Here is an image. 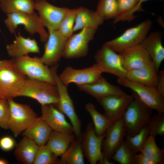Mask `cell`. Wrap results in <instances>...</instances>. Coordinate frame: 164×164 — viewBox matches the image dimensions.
I'll return each instance as SVG.
<instances>
[{
    "label": "cell",
    "mask_w": 164,
    "mask_h": 164,
    "mask_svg": "<svg viewBox=\"0 0 164 164\" xmlns=\"http://www.w3.org/2000/svg\"><path fill=\"white\" fill-rule=\"evenodd\" d=\"M162 35L159 31L152 32L141 43L150 56L158 72L164 60V47L162 43Z\"/></svg>",
    "instance_id": "44dd1931"
},
{
    "label": "cell",
    "mask_w": 164,
    "mask_h": 164,
    "mask_svg": "<svg viewBox=\"0 0 164 164\" xmlns=\"http://www.w3.org/2000/svg\"><path fill=\"white\" fill-rule=\"evenodd\" d=\"M32 140L23 136L17 145L14 154L19 162L24 164H33L39 148Z\"/></svg>",
    "instance_id": "484cf974"
},
{
    "label": "cell",
    "mask_w": 164,
    "mask_h": 164,
    "mask_svg": "<svg viewBox=\"0 0 164 164\" xmlns=\"http://www.w3.org/2000/svg\"><path fill=\"white\" fill-rule=\"evenodd\" d=\"M73 32L85 27L97 29L104 20L96 12L84 7L77 8Z\"/></svg>",
    "instance_id": "d4e9b609"
},
{
    "label": "cell",
    "mask_w": 164,
    "mask_h": 164,
    "mask_svg": "<svg viewBox=\"0 0 164 164\" xmlns=\"http://www.w3.org/2000/svg\"><path fill=\"white\" fill-rule=\"evenodd\" d=\"M52 131L41 116L37 117L22 133V134L23 136L33 141L39 147H40L46 144Z\"/></svg>",
    "instance_id": "cb8c5ba5"
},
{
    "label": "cell",
    "mask_w": 164,
    "mask_h": 164,
    "mask_svg": "<svg viewBox=\"0 0 164 164\" xmlns=\"http://www.w3.org/2000/svg\"><path fill=\"white\" fill-rule=\"evenodd\" d=\"M36 10L48 31L57 30L69 9L53 5L46 0H35Z\"/></svg>",
    "instance_id": "9a60e30c"
},
{
    "label": "cell",
    "mask_w": 164,
    "mask_h": 164,
    "mask_svg": "<svg viewBox=\"0 0 164 164\" xmlns=\"http://www.w3.org/2000/svg\"><path fill=\"white\" fill-rule=\"evenodd\" d=\"M146 126L149 135H164V113H157L152 115Z\"/></svg>",
    "instance_id": "74e56055"
},
{
    "label": "cell",
    "mask_w": 164,
    "mask_h": 164,
    "mask_svg": "<svg viewBox=\"0 0 164 164\" xmlns=\"http://www.w3.org/2000/svg\"><path fill=\"white\" fill-rule=\"evenodd\" d=\"M57 157L45 145L39 147L33 164H61Z\"/></svg>",
    "instance_id": "8d00e7d4"
},
{
    "label": "cell",
    "mask_w": 164,
    "mask_h": 164,
    "mask_svg": "<svg viewBox=\"0 0 164 164\" xmlns=\"http://www.w3.org/2000/svg\"><path fill=\"white\" fill-rule=\"evenodd\" d=\"M119 54L123 66L127 71L142 67L152 61L141 44L127 49Z\"/></svg>",
    "instance_id": "d6986e66"
},
{
    "label": "cell",
    "mask_w": 164,
    "mask_h": 164,
    "mask_svg": "<svg viewBox=\"0 0 164 164\" xmlns=\"http://www.w3.org/2000/svg\"><path fill=\"white\" fill-rule=\"evenodd\" d=\"M97 29L85 27L68 38L63 57L67 59L77 58L86 56L88 44L94 36Z\"/></svg>",
    "instance_id": "8fae6325"
},
{
    "label": "cell",
    "mask_w": 164,
    "mask_h": 164,
    "mask_svg": "<svg viewBox=\"0 0 164 164\" xmlns=\"http://www.w3.org/2000/svg\"><path fill=\"white\" fill-rule=\"evenodd\" d=\"M105 136V133L97 135L91 122L87 124L85 132L82 133L81 142L84 155L91 164H102L104 157L102 146Z\"/></svg>",
    "instance_id": "30bf717a"
},
{
    "label": "cell",
    "mask_w": 164,
    "mask_h": 164,
    "mask_svg": "<svg viewBox=\"0 0 164 164\" xmlns=\"http://www.w3.org/2000/svg\"><path fill=\"white\" fill-rule=\"evenodd\" d=\"M94 59L96 64L103 73L111 74L118 78H126L127 71L123 66L119 54L105 43L97 51Z\"/></svg>",
    "instance_id": "7c38bea8"
},
{
    "label": "cell",
    "mask_w": 164,
    "mask_h": 164,
    "mask_svg": "<svg viewBox=\"0 0 164 164\" xmlns=\"http://www.w3.org/2000/svg\"><path fill=\"white\" fill-rule=\"evenodd\" d=\"M126 135L122 118L111 124L105 132L102 142V150L104 159L111 160L113 154L124 140Z\"/></svg>",
    "instance_id": "e0dca14e"
},
{
    "label": "cell",
    "mask_w": 164,
    "mask_h": 164,
    "mask_svg": "<svg viewBox=\"0 0 164 164\" xmlns=\"http://www.w3.org/2000/svg\"><path fill=\"white\" fill-rule=\"evenodd\" d=\"M134 160L135 164H157L154 161L141 153L136 154Z\"/></svg>",
    "instance_id": "60d3db41"
},
{
    "label": "cell",
    "mask_w": 164,
    "mask_h": 164,
    "mask_svg": "<svg viewBox=\"0 0 164 164\" xmlns=\"http://www.w3.org/2000/svg\"><path fill=\"white\" fill-rule=\"evenodd\" d=\"M149 135L148 130L146 125L133 136L126 135L125 139L124 141L132 152L136 154L140 152Z\"/></svg>",
    "instance_id": "d6a6232c"
},
{
    "label": "cell",
    "mask_w": 164,
    "mask_h": 164,
    "mask_svg": "<svg viewBox=\"0 0 164 164\" xmlns=\"http://www.w3.org/2000/svg\"><path fill=\"white\" fill-rule=\"evenodd\" d=\"M132 94L133 98L121 117L126 135L131 136L137 134L147 125L153 110L145 105L134 92L132 91Z\"/></svg>",
    "instance_id": "6da1fadb"
},
{
    "label": "cell",
    "mask_w": 164,
    "mask_h": 164,
    "mask_svg": "<svg viewBox=\"0 0 164 164\" xmlns=\"http://www.w3.org/2000/svg\"><path fill=\"white\" fill-rule=\"evenodd\" d=\"M8 100L10 107L9 129L16 137L33 122L37 115L29 106L16 102L12 98Z\"/></svg>",
    "instance_id": "52a82bcc"
},
{
    "label": "cell",
    "mask_w": 164,
    "mask_h": 164,
    "mask_svg": "<svg viewBox=\"0 0 164 164\" xmlns=\"http://www.w3.org/2000/svg\"><path fill=\"white\" fill-rule=\"evenodd\" d=\"M0 5L6 14L19 12L32 13L36 10V3L34 0H1Z\"/></svg>",
    "instance_id": "f1b7e54d"
},
{
    "label": "cell",
    "mask_w": 164,
    "mask_h": 164,
    "mask_svg": "<svg viewBox=\"0 0 164 164\" xmlns=\"http://www.w3.org/2000/svg\"><path fill=\"white\" fill-rule=\"evenodd\" d=\"M134 154L124 140L116 149L111 159L121 164H135Z\"/></svg>",
    "instance_id": "e575fe53"
},
{
    "label": "cell",
    "mask_w": 164,
    "mask_h": 164,
    "mask_svg": "<svg viewBox=\"0 0 164 164\" xmlns=\"http://www.w3.org/2000/svg\"><path fill=\"white\" fill-rule=\"evenodd\" d=\"M68 38L58 30L49 32V36L44 45V52L40 58L48 66L58 64L63 57Z\"/></svg>",
    "instance_id": "5bb4252c"
},
{
    "label": "cell",
    "mask_w": 164,
    "mask_h": 164,
    "mask_svg": "<svg viewBox=\"0 0 164 164\" xmlns=\"http://www.w3.org/2000/svg\"><path fill=\"white\" fill-rule=\"evenodd\" d=\"M58 67L57 64L50 68L59 94V102L54 106L68 117L73 128L76 138L81 140V122L75 111L73 100L69 94L68 86L64 84L59 77L57 73Z\"/></svg>",
    "instance_id": "277c9868"
},
{
    "label": "cell",
    "mask_w": 164,
    "mask_h": 164,
    "mask_svg": "<svg viewBox=\"0 0 164 164\" xmlns=\"http://www.w3.org/2000/svg\"><path fill=\"white\" fill-rule=\"evenodd\" d=\"M73 134H67L52 130L46 145L57 157L63 155L75 140Z\"/></svg>",
    "instance_id": "4316f807"
},
{
    "label": "cell",
    "mask_w": 164,
    "mask_h": 164,
    "mask_svg": "<svg viewBox=\"0 0 164 164\" xmlns=\"http://www.w3.org/2000/svg\"><path fill=\"white\" fill-rule=\"evenodd\" d=\"M120 85L130 89L147 106L157 113H164V97L156 87H149L130 81L126 78H118Z\"/></svg>",
    "instance_id": "9c48e42d"
},
{
    "label": "cell",
    "mask_w": 164,
    "mask_h": 164,
    "mask_svg": "<svg viewBox=\"0 0 164 164\" xmlns=\"http://www.w3.org/2000/svg\"><path fill=\"white\" fill-rule=\"evenodd\" d=\"M10 116V107L8 100L0 97V127L9 129L8 122Z\"/></svg>",
    "instance_id": "f35d334b"
},
{
    "label": "cell",
    "mask_w": 164,
    "mask_h": 164,
    "mask_svg": "<svg viewBox=\"0 0 164 164\" xmlns=\"http://www.w3.org/2000/svg\"><path fill=\"white\" fill-rule=\"evenodd\" d=\"M77 10V8L69 9L58 29L61 34L67 38L70 37L73 32V28Z\"/></svg>",
    "instance_id": "d590c367"
},
{
    "label": "cell",
    "mask_w": 164,
    "mask_h": 164,
    "mask_svg": "<svg viewBox=\"0 0 164 164\" xmlns=\"http://www.w3.org/2000/svg\"><path fill=\"white\" fill-rule=\"evenodd\" d=\"M158 72L152 61L142 67L128 71L126 78L142 85L156 87L158 78Z\"/></svg>",
    "instance_id": "603a6c76"
},
{
    "label": "cell",
    "mask_w": 164,
    "mask_h": 164,
    "mask_svg": "<svg viewBox=\"0 0 164 164\" xmlns=\"http://www.w3.org/2000/svg\"><path fill=\"white\" fill-rule=\"evenodd\" d=\"M158 78L156 89L159 93L164 97V70L158 72Z\"/></svg>",
    "instance_id": "b9f144b4"
},
{
    "label": "cell",
    "mask_w": 164,
    "mask_h": 164,
    "mask_svg": "<svg viewBox=\"0 0 164 164\" xmlns=\"http://www.w3.org/2000/svg\"><path fill=\"white\" fill-rule=\"evenodd\" d=\"M77 86L80 90L88 94L96 100L108 96L126 94L119 87L110 84L101 75L92 83Z\"/></svg>",
    "instance_id": "ffe728a7"
},
{
    "label": "cell",
    "mask_w": 164,
    "mask_h": 164,
    "mask_svg": "<svg viewBox=\"0 0 164 164\" xmlns=\"http://www.w3.org/2000/svg\"><path fill=\"white\" fill-rule=\"evenodd\" d=\"M7 15V18L4 22L11 33H15L18 26L22 25L24 26L25 30L31 35L38 33L42 42L45 43L47 40L49 33L46 31L39 16L35 12L32 13L15 12Z\"/></svg>",
    "instance_id": "5b68a950"
},
{
    "label": "cell",
    "mask_w": 164,
    "mask_h": 164,
    "mask_svg": "<svg viewBox=\"0 0 164 164\" xmlns=\"http://www.w3.org/2000/svg\"><path fill=\"white\" fill-rule=\"evenodd\" d=\"M19 69L28 78L46 81L56 85L50 69L40 57L28 55L12 58Z\"/></svg>",
    "instance_id": "ba28073f"
},
{
    "label": "cell",
    "mask_w": 164,
    "mask_h": 164,
    "mask_svg": "<svg viewBox=\"0 0 164 164\" xmlns=\"http://www.w3.org/2000/svg\"><path fill=\"white\" fill-rule=\"evenodd\" d=\"M41 117L52 130L67 134H73V128L66 120L64 114L54 105H41Z\"/></svg>",
    "instance_id": "ac0fdd59"
},
{
    "label": "cell",
    "mask_w": 164,
    "mask_h": 164,
    "mask_svg": "<svg viewBox=\"0 0 164 164\" xmlns=\"http://www.w3.org/2000/svg\"><path fill=\"white\" fill-rule=\"evenodd\" d=\"M60 156L61 164H85L81 140L75 138Z\"/></svg>",
    "instance_id": "f546056e"
},
{
    "label": "cell",
    "mask_w": 164,
    "mask_h": 164,
    "mask_svg": "<svg viewBox=\"0 0 164 164\" xmlns=\"http://www.w3.org/2000/svg\"><path fill=\"white\" fill-rule=\"evenodd\" d=\"M96 11L104 20L114 19L118 12L116 0H99Z\"/></svg>",
    "instance_id": "836d02e7"
},
{
    "label": "cell",
    "mask_w": 164,
    "mask_h": 164,
    "mask_svg": "<svg viewBox=\"0 0 164 164\" xmlns=\"http://www.w3.org/2000/svg\"><path fill=\"white\" fill-rule=\"evenodd\" d=\"M103 73L95 63L91 67L81 69L67 67L59 75V77L66 85L68 86L69 84L73 83L77 86L95 82Z\"/></svg>",
    "instance_id": "4fadbf2b"
},
{
    "label": "cell",
    "mask_w": 164,
    "mask_h": 164,
    "mask_svg": "<svg viewBox=\"0 0 164 164\" xmlns=\"http://www.w3.org/2000/svg\"><path fill=\"white\" fill-rule=\"evenodd\" d=\"M152 24L151 20H146L128 29L119 36L105 43L119 53L127 49L141 44L148 35Z\"/></svg>",
    "instance_id": "8992f818"
},
{
    "label": "cell",
    "mask_w": 164,
    "mask_h": 164,
    "mask_svg": "<svg viewBox=\"0 0 164 164\" xmlns=\"http://www.w3.org/2000/svg\"><path fill=\"white\" fill-rule=\"evenodd\" d=\"M118 5L117 16L114 19L113 23L114 24L122 21L130 22L134 19V15L137 11H143L142 4L143 0H116Z\"/></svg>",
    "instance_id": "83f0119b"
},
{
    "label": "cell",
    "mask_w": 164,
    "mask_h": 164,
    "mask_svg": "<svg viewBox=\"0 0 164 164\" xmlns=\"http://www.w3.org/2000/svg\"><path fill=\"white\" fill-rule=\"evenodd\" d=\"M132 94L112 95L97 100L104 109V115L111 122L121 119L127 107L133 99Z\"/></svg>",
    "instance_id": "2e32d148"
},
{
    "label": "cell",
    "mask_w": 164,
    "mask_h": 164,
    "mask_svg": "<svg viewBox=\"0 0 164 164\" xmlns=\"http://www.w3.org/2000/svg\"><path fill=\"white\" fill-rule=\"evenodd\" d=\"M19 96L34 99L41 105L48 104L55 105L59 101V93L56 85L28 78L17 93L15 97Z\"/></svg>",
    "instance_id": "3957f363"
},
{
    "label": "cell",
    "mask_w": 164,
    "mask_h": 164,
    "mask_svg": "<svg viewBox=\"0 0 164 164\" xmlns=\"http://www.w3.org/2000/svg\"><path fill=\"white\" fill-rule=\"evenodd\" d=\"M26 77L13 59L0 60V97L8 100L15 97Z\"/></svg>",
    "instance_id": "7a4b0ae2"
},
{
    "label": "cell",
    "mask_w": 164,
    "mask_h": 164,
    "mask_svg": "<svg viewBox=\"0 0 164 164\" xmlns=\"http://www.w3.org/2000/svg\"></svg>",
    "instance_id": "ee69618b"
},
{
    "label": "cell",
    "mask_w": 164,
    "mask_h": 164,
    "mask_svg": "<svg viewBox=\"0 0 164 164\" xmlns=\"http://www.w3.org/2000/svg\"><path fill=\"white\" fill-rule=\"evenodd\" d=\"M15 145V141L12 137L6 136L0 138V148L3 151H11L14 148Z\"/></svg>",
    "instance_id": "ab89813d"
},
{
    "label": "cell",
    "mask_w": 164,
    "mask_h": 164,
    "mask_svg": "<svg viewBox=\"0 0 164 164\" xmlns=\"http://www.w3.org/2000/svg\"><path fill=\"white\" fill-rule=\"evenodd\" d=\"M13 43L7 45L6 49L9 56L15 58L28 55L29 53H40L39 48L35 39L22 36L20 32L15 34Z\"/></svg>",
    "instance_id": "7402d4cb"
},
{
    "label": "cell",
    "mask_w": 164,
    "mask_h": 164,
    "mask_svg": "<svg viewBox=\"0 0 164 164\" xmlns=\"http://www.w3.org/2000/svg\"><path fill=\"white\" fill-rule=\"evenodd\" d=\"M85 108L91 116L96 134L100 136L104 134L112 123L104 114L99 112L92 104H87Z\"/></svg>",
    "instance_id": "4dcf8cb0"
},
{
    "label": "cell",
    "mask_w": 164,
    "mask_h": 164,
    "mask_svg": "<svg viewBox=\"0 0 164 164\" xmlns=\"http://www.w3.org/2000/svg\"><path fill=\"white\" fill-rule=\"evenodd\" d=\"M140 152L154 161L157 164L164 163V149L159 148L155 141V136L149 135Z\"/></svg>",
    "instance_id": "1f68e13d"
},
{
    "label": "cell",
    "mask_w": 164,
    "mask_h": 164,
    "mask_svg": "<svg viewBox=\"0 0 164 164\" xmlns=\"http://www.w3.org/2000/svg\"><path fill=\"white\" fill-rule=\"evenodd\" d=\"M8 163V162L5 160L0 159V164H7Z\"/></svg>",
    "instance_id": "7bdbcfd3"
}]
</instances>
